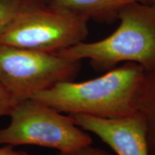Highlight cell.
Returning a JSON list of instances; mask_svg holds the SVG:
<instances>
[{
	"instance_id": "1",
	"label": "cell",
	"mask_w": 155,
	"mask_h": 155,
	"mask_svg": "<svg viewBox=\"0 0 155 155\" xmlns=\"http://www.w3.org/2000/svg\"><path fill=\"white\" fill-rule=\"evenodd\" d=\"M144 71L139 64L127 62L92 80L58 83L32 98L68 115L104 118L132 115L137 113L135 96Z\"/></svg>"
},
{
	"instance_id": "2",
	"label": "cell",
	"mask_w": 155,
	"mask_h": 155,
	"mask_svg": "<svg viewBox=\"0 0 155 155\" xmlns=\"http://www.w3.org/2000/svg\"><path fill=\"white\" fill-rule=\"evenodd\" d=\"M118 28L96 42H81L57 53L74 60H89L94 68L111 70L120 63H135L145 71L155 70V11L136 3L120 12Z\"/></svg>"
},
{
	"instance_id": "3",
	"label": "cell",
	"mask_w": 155,
	"mask_h": 155,
	"mask_svg": "<svg viewBox=\"0 0 155 155\" xmlns=\"http://www.w3.org/2000/svg\"><path fill=\"white\" fill-rule=\"evenodd\" d=\"M89 19L50 5L20 7L0 31V44L57 53L86 41Z\"/></svg>"
},
{
	"instance_id": "4",
	"label": "cell",
	"mask_w": 155,
	"mask_h": 155,
	"mask_svg": "<svg viewBox=\"0 0 155 155\" xmlns=\"http://www.w3.org/2000/svg\"><path fill=\"white\" fill-rule=\"evenodd\" d=\"M0 129V145H31L68 152L93 144L92 137L65 116L34 98L19 102Z\"/></svg>"
},
{
	"instance_id": "5",
	"label": "cell",
	"mask_w": 155,
	"mask_h": 155,
	"mask_svg": "<svg viewBox=\"0 0 155 155\" xmlns=\"http://www.w3.org/2000/svg\"><path fill=\"white\" fill-rule=\"evenodd\" d=\"M81 61L0 44V83L21 102L58 83L73 81L80 72Z\"/></svg>"
},
{
	"instance_id": "6",
	"label": "cell",
	"mask_w": 155,
	"mask_h": 155,
	"mask_svg": "<svg viewBox=\"0 0 155 155\" xmlns=\"http://www.w3.org/2000/svg\"><path fill=\"white\" fill-rule=\"evenodd\" d=\"M69 116L78 127L96 135L117 155H150L146 125L139 114L118 118Z\"/></svg>"
},
{
	"instance_id": "7",
	"label": "cell",
	"mask_w": 155,
	"mask_h": 155,
	"mask_svg": "<svg viewBox=\"0 0 155 155\" xmlns=\"http://www.w3.org/2000/svg\"><path fill=\"white\" fill-rule=\"evenodd\" d=\"M155 0H49L48 5L88 18L112 23L127 6L139 3L152 5Z\"/></svg>"
},
{
	"instance_id": "8",
	"label": "cell",
	"mask_w": 155,
	"mask_h": 155,
	"mask_svg": "<svg viewBox=\"0 0 155 155\" xmlns=\"http://www.w3.org/2000/svg\"><path fill=\"white\" fill-rule=\"evenodd\" d=\"M135 107L146 125L149 152H155V70L144 71L136 94Z\"/></svg>"
},
{
	"instance_id": "9",
	"label": "cell",
	"mask_w": 155,
	"mask_h": 155,
	"mask_svg": "<svg viewBox=\"0 0 155 155\" xmlns=\"http://www.w3.org/2000/svg\"><path fill=\"white\" fill-rule=\"evenodd\" d=\"M20 7L15 2L0 0V31L8 24Z\"/></svg>"
},
{
	"instance_id": "10",
	"label": "cell",
	"mask_w": 155,
	"mask_h": 155,
	"mask_svg": "<svg viewBox=\"0 0 155 155\" xmlns=\"http://www.w3.org/2000/svg\"><path fill=\"white\" fill-rule=\"evenodd\" d=\"M18 103L0 83V118L5 116H10Z\"/></svg>"
},
{
	"instance_id": "11",
	"label": "cell",
	"mask_w": 155,
	"mask_h": 155,
	"mask_svg": "<svg viewBox=\"0 0 155 155\" xmlns=\"http://www.w3.org/2000/svg\"><path fill=\"white\" fill-rule=\"evenodd\" d=\"M55 155H114L104 149L94 147L92 144L81 147L68 152H58Z\"/></svg>"
},
{
	"instance_id": "12",
	"label": "cell",
	"mask_w": 155,
	"mask_h": 155,
	"mask_svg": "<svg viewBox=\"0 0 155 155\" xmlns=\"http://www.w3.org/2000/svg\"><path fill=\"white\" fill-rule=\"evenodd\" d=\"M7 1L15 2L21 7H40V6L48 5L49 3V0H7Z\"/></svg>"
},
{
	"instance_id": "13",
	"label": "cell",
	"mask_w": 155,
	"mask_h": 155,
	"mask_svg": "<svg viewBox=\"0 0 155 155\" xmlns=\"http://www.w3.org/2000/svg\"><path fill=\"white\" fill-rule=\"evenodd\" d=\"M0 155H31L25 151H17L11 145H4L0 147Z\"/></svg>"
},
{
	"instance_id": "14",
	"label": "cell",
	"mask_w": 155,
	"mask_h": 155,
	"mask_svg": "<svg viewBox=\"0 0 155 155\" xmlns=\"http://www.w3.org/2000/svg\"><path fill=\"white\" fill-rule=\"evenodd\" d=\"M152 7H153V8H154V11H155V2L154 3V4H152Z\"/></svg>"
},
{
	"instance_id": "15",
	"label": "cell",
	"mask_w": 155,
	"mask_h": 155,
	"mask_svg": "<svg viewBox=\"0 0 155 155\" xmlns=\"http://www.w3.org/2000/svg\"><path fill=\"white\" fill-rule=\"evenodd\" d=\"M150 155H155V152H153V153H150Z\"/></svg>"
}]
</instances>
